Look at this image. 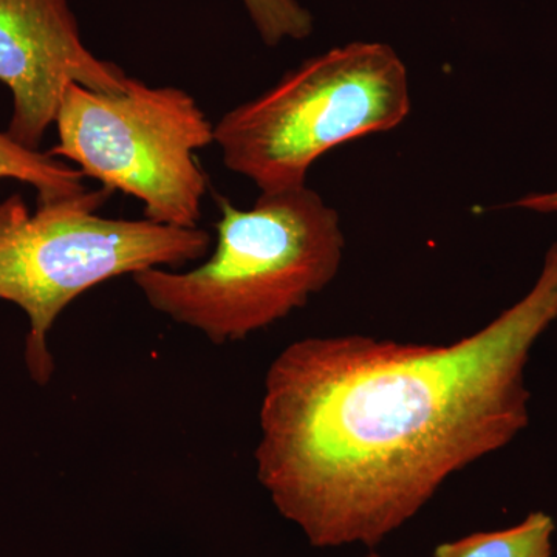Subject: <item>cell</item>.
Segmentation results:
<instances>
[{"mask_svg": "<svg viewBox=\"0 0 557 557\" xmlns=\"http://www.w3.org/2000/svg\"><path fill=\"white\" fill-rule=\"evenodd\" d=\"M557 319V242L533 287L446 346L311 336L265 375L256 474L311 547L375 548L530 423L525 369Z\"/></svg>", "mask_w": 557, "mask_h": 557, "instance_id": "cell-1", "label": "cell"}, {"mask_svg": "<svg viewBox=\"0 0 557 557\" xmlns=\"http://www.w3.org/2000/svg\"><path fill=\"white\" fill-rule=\"evenodd\" d=\"M214 251L197 269L132 274L153 310L211 343H236L307 306L338 274V211L310 189L260 194L249 209L219 197Z\"/></svg>", "mask_w": 557, "mask_h": 557, "instance_id": "cell-2", "label": "cell"}, {"mask_svg": "<svg viewBox=\"0 0 557 557\" xmlns=\"http://www.w3.org/2000/svg\"><path fill=\"white\" fill-rule=\"evenodd\" d=\"M409 73L383 42H350L304 61L214 124V145L260 194L307 186L310 168L354 139L397 129L410 113Z\"/></svg>", "mask_w": 557, "mask_h": 557, "instance_id": "cell-3", "label": "cell"}, {"mask_svg": "<svg viewBox=\"0 0 557 557\" xmlns=\"http://www.w3.org/2000/svg\"><path fill=\"white\" fill-rule=\"evenodd\" d=\"M110 196L87 189L39 203L35 214L20 194L0 200V300L27 314L25 364L39 386L54 372L51 329L73 300L113 277L182 269L211 249V234L201 228L102 218L97 209Z\"/></svg>", "mask_w": 557, "mask_h": 557, "instance_id": "cell-4", "label": "cell"}, {"mask_svg": "<svg viewBox=\"0 0 557 557\" xmlns=\"http://www.w3.org/2000/svg\"><path fill=\"white\" fill-rule=\"evenodd\" d=\"M50 156L72 161L84 177L121 190L145 207V219L199 228L208 180L197 150L214 145V124L188 91L131 78L121 94L69 84Z\"/></svg>", "mask_w": 557, "mask_h": 557, "instance_id": "cell-5", "label": "cell"}, {"mask_svg": "<svg viewBox=\"0 0 557 557\" xmlns=\"http://www.w3.org/2000/svg\"><path fill=\"white\" fill-rule=\"evenodd\" d=\"M129 81L87 49L69 0H0V84L13 97L14 141L39 150L69 84L121 94Z\"/></svg>", "mask_w": 557, "mask_h": 557, "instance_id": "cell-6", "label": "cell"}, {"mask_svg": "<svg viewBox=\"0 0 557 557\" xmlns=\"http://www.w3.org/2000/svg\"><path fill=\"white\" fill-rule=\"evenodd\" d=\"M556 523L544 511H533L516 525L480 531L435 547L432 557H553Z\"/></svg>", "mask_w": 557, "mask_h": 557, "instance_id": "cell-7", "label": "cell"}, {"mask_svg": "<svg viewBox=\"0 0 557 557\" xmlns=\"http://www.w3.org/2000/svg\"><path fill=\"white\" fill-rule=\"evenodd\" d=\"M0 178L27 183L38 193L39 203L65 199L87 190L79 170L49 152L25 148L7 132H0Z\"/></svg>", "mask_w": 557, "mask_h": 557, "instance_id": "cell-8", "label": "cell"}, {"mask_svg": "<svg viewBox=\"0 0 557 557\" xmlns=\"http://www.w3.org/2000/svg\"><path fill=\"white\" fill-rule=\"evenodd\" d=\"M256 32L269 47L310 38L314 20L299 0H242Z\"/></svg>", "mask_w": 557, "mask_h": 557, "instance_id": "cell-9", "label": "cell"}, {"mask_svg": "<svg viewBox=\"0 0 557 557\" xmlns=\"http://www.w3.org/2000/svg\"><path fill=\"white\" fill-rule=\"evenodd\" d=\"M511 207L541 212V214H553V212H557V190L547 194H530V196L511 203Z\"/></svg>", "mask_w": 557, "mask_h": 557, "instance_id": "cell-10", "label": "cell"}, {"mask_svg": "<svg viewBox=\"0 0 557 557\" xmlns=\"http://www.w3.org/2000/svg\"><path fill=\"white\" fill-rule=\"evenodd\" d=\"M366 557H383V556L379 555V553H376V552H370L369 555Z\"/></svg>", "mask_w": 557, "mask_h": 557, "instance_id": "cell-11", "label": "cell"}]
</instances>
